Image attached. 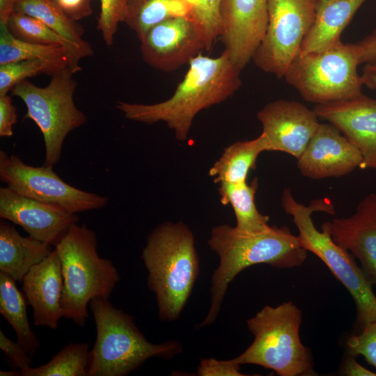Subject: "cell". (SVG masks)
<instances>
[{
    "label": "cell",
    "instance_id": "5b68a950",
    "mask_svg": "<svg viewBox=\"0 0 376 376\" xmlns=\"http://www.w3.org/2000/svg\"><path fill=\"white\" fill-rule=\"evenodd\" d=\"M281 207L292 217L301 246L318 256L353 298L357 311L355 334L361 332L368 324L376 322V295L373 285L356 263L354 256L333 240L329 221L322 225V231L313 224L312 214L315 212L335 214L331 201L320 198L305 205L294 198L290 188H285L281 195Z\"/></svg>",
    "mask_w": 376,
    "mask_h": 376
},
{
    "label": "cell",
    "instance_id": "8fae6325",
    "mask_svg": "<svg viewBox=\"0 0 376 376\" xmlns=\"http://www.w3.org/2000/svg\"><path fill=\"white\" fill-rule=\"evenodd\" d=\"M0 179L19 194L60 206L72 214L99 210L109 202L107 196L70 185L52 166H32L3 150H0Z\"/></svg>",
    "mask_w": 376,
    "mask_h": 376
},
{
    "label": "cell",
    "instance_id": "ac0fdd59",
    "mask_svg": "<svg viewBox=\"0 0 376 376\" xmlns=\"http://www.w3.org/2000/svg\"><path fill=\"white\" fill-rule=\"evenodd\" d=\"M329 223L333 240L359 260L367 279L376 285V193L366 196L350 217Z\"/></svg>",
    "mask_w": 376,
    "mask_h": 376
},
{
    "label": "cell",
    "instance_id": "ffe728a7",
    "mask_svg": "<svg viewBox=\"0 0 376 376\" xmlns=\"http://www.w3.org/2000/svg\"><path fill=\"white\" fill-rule=\"evenodd\" d=\"M366 0H315V17L300 54L321 52L341 41L340 36Z\"/></svg>",
    "mask_w": 376,
    "mask_h": 376
},
{
    "label": "cell",
    "instance_id": "d590c367",
    "mask_svg": "<svg viewBox=\"0 0 376 376\" xmlns=\"http://www.w3.org/2000/svg\"><path fill=\"white\" fill-rule=\"evenodd\" d=\"M60 13L72 22L89 17L93 13L92 0H48Z\"/></svg>",
    "mask_w": 376,
    "mask_h": 376
},
{
    "label": "cell",
    "instance_id": "ab89813d",
    "mask_svg": "<svg viewBox=\"0 0 376 376\" xmlns=\"http://www.w3.org/2000/svg\"><path fill=\"white\" fill-rule=\"evenodd\" d=\"M361 76L363 86L376 90V62L365 63Z\"/></svg>",
    "mask_w": 376,
    "mask_h": 376
},
{
    "label": "cell",
    "instance_id": "5bb4252c",
    "mask_svg": "<svg viewBox=\"0 0 376 376\" xmlns=\"http://www.w3.org/2000/svg\"><path fill=\"white\" fill-rule=\"evenodd\" d=\"M268 139L269 151H280L298 159L317 130L319 118L313 110L293 100L267 104L256 114Z\"/></svg>",
    "mask_w": 376,
    "mask_h": 376
},
{
    "label": "cell",
    "instance_id": "9a60e30c",
    "mask_svg": "<svg viewBox=\"0 0 376 376\" xmlns=\"http://www.w3.org/2000/svg\"><path fill=\"white\" fill-rule=\"evenodd\" d=\"M269 0H223L221 36L224 51L242 70L262 41L268 23Z\"/></svg>",
    "mask_w": 376,
    "mask_h": 376
},
{
    "label": "cell",
    "instance_id": "e575fe53",
    "mask_svg": "<svg viewBox=\"0 0 376 376\" xmlns=\"http://www.w3.org/2000/svg\"><path fill=\"white\" fill-rule=\"evenodd\" d=\"M240 364L233 359L219 361L214 359H203L197 369L200 376H244L240 371Z\"/></svg>",
    "mask_w": 376,
    "mask_h": 376
},
{
    "label": "cell",
    "instance_id": "60d3db41",
    "mask_svg": "<svg viewBox=\"0 0 376 376\" xmlns=\"http://www.w3.org/2000/svg\"><path fill=\"white\" fill-rule=\"evenodd\" d=\"M17 0H0V22L6 23L14 13Z\"/></svg>",
    "mask_w": 376,
    "mask_h": 376
},
{
    "label": "cell",
    "instance_id": "7a4b0ae2",
    "mask_svg": "<svg viewBox=\"0 0 376 376\" xmlns=\"http://www.w3.org/2000/svg\"><path fill=\"white\" fill-rule=\"evenodd\" d=\"M207 244L219 258L210 288L208 313L196 329L213 323L219 313L230 283L243 269L256 264H268L280 269L301 266L307 251L289 228L275 226L265 231L247 233L235 226L221 224L211 230Z\"/></svg>",
    "mask_w": 376,
    "mask_h": 376
},
{
    "label": "cell",
    "instance_id": "1f68e13d",
    "mask_svg": "<svg viewBox=\"0 0 376 376\" xmlns=\"http://www.w3.org/2000/svg\"><path fill=\"white\" fill-rule=\"evenodd\" d=\"M127 3V0H100L97 29L107 46L113 43L118 26L123 22Z\"/></svg>",
    "mask_w": 376,
    "mask_h": 376
},
{
    "label": "cell",
    "instance_id": "6da1fadb",
    "mask_svg": "<svg viewBox=\"0 0 376 376\" xmlns=\"http://www.w3.org/2000/svg\"><path fill=\"white\" fill-rule=\"evenodd\" d=\"M188 64L183 79L166 100L149 104L119 101L116 108L130 120L147 125L164 122L178 141L186 140L201 111L225 101L242 85V70L226 51L214 58L200 53Z\"/></svg>",
    "mask_w": 376,
    "mask_h": 376
},
{
    "label": "cell",
    "instance_id": "74e56055",
    "mask_svg": "<svg viewBox=\"0 0 376 376\" xmlns=\"http://www.w3.org/2000/svg\"><path fill=\"white\" fill-rule=\"evenodd\" d=\"M356 43L361 49V64L376 62V29Z\"/></svg>",
    "mask_w": 376,
    "mask_h": 376
},
{
    "label": "cell",
    "instance_id": "f1b7e54d",
    "mask_svg": "<svg viewBox=\"0 0 376 376\" xmlns=\"http://www.w3.org/2000/svg\"><path fill=\"white\" fill-rule=\"evenodd\" d=\"M30 59L67 60V50L58 45L22 41L14 37L6 24L0 22V65Z\"/></svg>",
    "mask_w": 376,
    "mask_h": 376
},
{
    "label": "cell",
    "instance_id": "83f0119b",
    "mask_svg": "<svg viewBox=\"0 0 376 376\" xmlns=\"http://www.w3.org/2000/svg\"><path fill=\"white\" fill-rule=\"evenodd\" d=\"M89 352L86 342L70 343L47 363L31 367L20 376H87Z\"/></svg>",
    "mask_w": 376,
    "mask_h": 376
},
{
    "label": "cell",
    "instance_id": "8d00e7d4",
    "mask_svg": "<svg viewBox=\"0 0 376 376\" xmlns=\"http://www.w3.org/2000/svg\"><path fill=\"white\" fill-rule=\"evenodd\" d=\"M16 108L8 94L0 96V136L10 137L13 127L17 122Z\"/></svg>",
    "mask_w": 376,
    "mask_h": 376
},
{
    "label": "cell",
    "instance_id": "4dcf8cb0",
    "mask_svg": "<svg viewBox=\"0 0 376 376\" xmlns=\"http://www.w3.org/2000/svg\"><path fill=\"white\" fill-rule=\"evenodd\" d=\"M189 9V18L195 24L209 51L223 33V0H184Z\"/></svg>",
    "mask_w": 376,
    "mask_h": 376
},
{
    "label": "cell",
    "instance_id": "3957f363",
    "mask_svg": "<svg viewBox=\"0 0 376 376\" xmlns=\"http://www.w3.org/2000/svg\"><path fill=\"white\" fill-rule=\"evenodd\" d=\"M141 259L148 287L155 295L159 319L177 320L200 272L193 232L182 221L163 222L148 235Z\"/></svg>",
    "mask_w": 376,
    "mask_h": 376
},
{
    "label": "cell",
    "instance_id": "30bf717a",
    "mask_svg": "<svg viewBox=\"0 0 376 376\" xmlns=\"http://www.w3.org/2000/svg\"><path fill=\"white\" fill-rule=\"evenodd\" d=\"M315 0H269L268 23L252 61L263 71L283 78L300 52L315 17Z\"/></svg>",
    "mask_w": 376,
    "mask_h": 376
},
{
    "label": "cell",
    "instance_id": "ba28073f",
    "mask_svg": "<svg viewBox=\"0 0 376 376\" xmlns=\"http://www.w3.org/2000/svg\"><path fill=\"white\" fill-rule=\"evenodd\" d=\"M361 49L342 41L321 52L299 54L284 75L306 101L316 104L349 100L363 94L357 68Z\"/></svg>",
    "mask_w": 376,
    "mask_h": 376
},
{
    "label": "cell",
    "instance_id": "d6986e66",
    "mask_svg": "<svg viewBox=\"0 0 376 376\" xmlns=\"http://www.w3.org/2000/svg\"><path fill=\"white\" fill-rule=\"evenodd\" d=\"M22 283L26 302L33 308L34 324L56 329L63 317V278L56 249L32 267Z\"/></svg>",
    "mask_w": 376,
    "mask_h": 376
},
{
    "label": "cell",
    "instance_id": "277c9868",
    "mask_svg": "<svg viewBox=\"0 0 376 376\" xmlns=\"http://www.w3.org/2000/svg\"><path fill=\"white\" fill-rule=\"evenodd\" d=\"M96 339L89 352L87 376H125L150 358L169 359L180 353L178 340L149 342L134 318L116 308L109 298L96 297L89 304Z\"/></svg>",
    "mask_w": 376,
    "mask_h": 376
},
{
    "label": "cell",
    "instance_id": "f546056e",
    "mask_svg": "<svg viewBox=\"0 0 376 376\" xmlns=\"http://www.w3.org/2000/svg\"><path fill=\"white\" fill-rule=\"evenodd\" d=\"M65 68L67 60L30 59L0 65V96L27 78L41 74L52 77Z\"/></svg>",
    "mask_w": 376,
    "mask_h": 376
},
{
    "label": "cell",
    "instance_id": "7402d4cb",
    "mask_svg": "<svg viewBox=\"0 0 376 376\" xmlns=\"http://www.w3.org/2000/svg\"><path fill=\"white\" fill-rule=\"evenodd\" d=\"M269 151L264 133L257 138L237 141L226 148L220 158L209 170L215 183H239L246 181L249 171L254 168L258 155Z\"/></svg>",
    "mask_w": 376,
    "mask_h": 376
},
{
    "label": "cell",
    "instance_id": "8992f818",
    "mask_svg": "<svg viewBox=\"0 0 376 376\" xmlns=\"http://www.w3.org/2000/svg\"><path fill=\"white\" fill-rule=\"evenodd\" d=\"M55 249L63 278V317L84 326L91 301L109 298L120 277L111 260L100 257L97 234L84 224H73Z\"/></svg>",
    "mask_w": 376,
    "mask_h": 376
},
{
    "label": "cell",
    "instance_id": "836d02e7",
    "mask_svg": "<svg viewBox=\"0 0 376 376\" xmlns=\"http://www.w3.org/2000/svg\"><path fill=\"white\" fill-rule=\"evenodd\" d=\"M0 348L12 368L22 373L31 367L32 357L17 341L8 338L2 330H0Z\"/></svg>",
    "mask_w": 376,
    "mask_h": 376
},
{
    "label": "cell",
    "instance_id": "9c48e42d",
    "mask_svg": "<svg viewBox=\"0 0 376 376\" xmlns=\"http://www.w3.org/2000/svg\"><path fill=\"white\" fill-rule=\"evenodd\" d=\"M73 75L65 68L52 75L46 86L39 87L26 79L11 90L12 95L20 98L26 107L23 119L32 120L42 134L45 166L53 167L58 162L67 135L87 122L73 100L77 87Z\"/></svg>",
    "mask_w": 376,
    "mask_h": 376
},
{
    "label": "cell",
    "instance_id": "52a82bcc",
    "mask_svg": "<svg viewBox=\"0 0 376 376\" xmlns=\"http://www.w3.org/2000/svg\"><path fill=\"white\" fill-rule=\"evenodd\" d=\"M246 323L254 339L233 359L237 363L258 365L279 376L315 375L311 351L299 338L301 312L292 301L266 305Z\"/></svg>",
    "mask_w": 376,
    "mask_h": 376
},
{
    "label": "cell",
    "instance_id": "44dd1931",
    "mask_svg": "<svg viewBox=\"0 0 376 376\" xmlns=\"http://www.w3.org/2000/svg\"><path fill=\"white\" fill-rule=\"evenodd\" d=\"M51 245L21 235L6 219L0 222V272L22 282L30 269L47 258Z\"/></svg>",
    "mask_w": 376,
    "mask_h": 376
},
{
    "label": "cell",
    "instance_id": "f35d334b",
    "mask_svg": "<svg viewBox=\"0 0 376 376\" xmlns=\"http://www.w3.org/2000/svg\"><path fill=\"white\" fill-rule=\"evenodd\" d=\"M341 366V373L347 376H376V373L366 368L356 360V356L347 352Z\"/></svg>",
    "mask_w": 376,
    "mask_h": 376
},
{
    "label": "cell",
    "instance_id": "603a6c76",
    "mask_svg": "<svg viewBox=\"0 0 376 376\" xmlns=\"http://www.w3.org/2000/svg\"><path fill=\"white\" fill-rule=\"evenodd\" d=\"M26 304L24 295L17 287L16 281L0 272V313L15 330L17 341L33 358L40 343L30 327Z\"/></svg>",
    "mask_w": 376,
    "mask_h": 376
},
{
    "label": "cell",
    "instance_id": "4316f807",
    "mask_svg": "<svg viewBox=\"0 0 376 376\" xmlns=\"http://www.w3.org/2000/svg\"><path fill=\"white\" fill-rule=\"evenodd\" d=\"M14 13H21L43 22L64 39L83 50L88 56L93 54L91 45L83 38L84 29L60 13L48 0H17Z\"/></svg>",
    "mask_w": 376,
    "mask_h": 376
},
{
    "label": "cell",
    "instance_id": "d4e9b609",
    "mask_svg": "<svg viewBox=\"0 0 376 376\" xmlns=\"http://www.w3.org/2000/svg\"><path fill=\"white\" fill-rule=\"evenodd\" d=\"M6 25L14 37L22 41L64 47L68 54L70 70L75 74L81 70L79 62L80 59L88 56L87 54L39 19L21 13H13Z\"/></svg>",
    "mask_w": 376,
    "mask_h": 376
},
{
    "label": "cell",
    "instance_id": "e0dca14e",
    "mask_svg": "<svg viewBox=\"0 0 376 376\" xmlns=\"http://www.w3.org/2000/svg\"><path fill=\"white\" fill-rule=\"evenodd\" d=\"M313 111L358 148L363 159L361 169L376 170V99L362 94L349 100L315 104Z\"/></svg>",
    "mask_w": 376,
    "mask_h": 376
},
{
    "label": "cell",
    "instance_id": "d6a6232c",
    "mask_svg": "<svg viewBox=\"0 0 376 376\" xmlns=\"http://www.w3.org/2000/svg\"><path fill=\"white\" fill-rule=\"evenodd\" d=\"M346 345L348 353L356 357L362 355L376 368V322L368 324L361 332L350 336Z\"/></svg>",
    "mask_w": 376,
    "mask_h": 376
},
{
    "label": "cell",
    "instance_id": "484cf974",
    "mask_svg": "<svg viewBox=\"0 0 376 376\" xmlns=\"http://www.w3.org/2000/svg\"><path fill=\"white\" fill-rule=\"evenodd\" d=\"M180 16L189 17V9L184 0H127L123 22L139 39L156 24Z\"/></svg>",
    "mask_w": 376,
    "mask_h": 376
},
{
    "label": "cell",
    "instance_id": "7c38bea8",
    "mask_svg": "<svg viewBox=\"0 0 376 376\" xmlns=\"http://www.w3.org/2000/svg\"><path fill=\"white\" fill-rule=\"evenodd\" d=\"M139 40L143 60L163 72L178 69L205 49L201 34L187 16L164 20L150 29Z\"/></svg>",
    "mask_w": 376,
    "mask_h": 376
},
{
    "label": "cell",
    "instance_id": "4fadbf2b",
    "mask_svg": "<svg viewBox=\"0 0 376 376\" xmlns=\"http://www.w3.org/2000/svg\"><path fill=\"white\" fill-rule=\"evenodd\" d=\"M0 217L19 225L30 237L54 247L79 221L76 214L19 194L8 186L0 187Z\"/></svg>",
    "mask_w": 376,
    "mask_h": 376
},
{
    "label": "cell",
    "instance_id": "cb8c5ba5",
    "mask_svg": "<svg viewBox=\"0 0 376 376\" xmlns=\"http://www.w3.org/2000/svg\"><path fill=\"white\" fill-rule=\"evenodd\" d=\"M219 185L220 201L224 205L230 204L233 207L237 229L247 233H258L270 228L269 217L262 214L255 203L258 188L256 178L250 185L246 181Z\"/></svg>",
    "mask_w": 376,
    "mask_h": 376
},
{
    "label": "cell",
    "instance_id": "2e32d148",
    "mask_svg": "<svg viewBox=\"0 0 376 376\" xmlns=\"http://www.w3.org/2000/svg\"><path fill=\"white\" fill-rule=\"evenodd\" d=\"M363 161L361 152L335 126L320 123L297 167L303 176L320 180L344 176L361 168Z\"/></svg>",
    "mask_w": 376,
    "mask_h": 376
}]
</instances>
